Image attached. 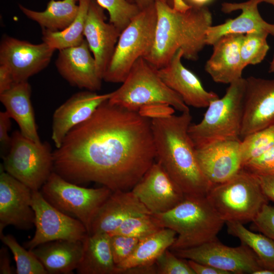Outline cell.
Wrapping results in <instances>:
<instances>
[{"label":"cell","mask_w":274,"mask_h":274,"mask_svg":"<svg viewBox=\"0 0 274 274\" xmlns=\"http://www.w3.org/2000/svg\"><path fill=\"white\" fill-rule=\"evenodd\" d=\"M53 170L67 181L131 190L155 162L151 118L101 104L53 152Z\"/></svg>","instance_id":"1"},{"label":"cell","mask_w":274,"mask_h":274,"mask_svg":"<svg viewBox=\"0 0 274 274\" xmlns=\"http://www.w3.org/2000/svg\"><path fill=\"white\" fill-rule=\"evenodd\" d=\"M191 120L190 112L151 117L155 161L185 195H207L213 185L200 168L188 133Z\"/></svg>","instance_id":"2"},{"label":"cell","mask_w":274,"mask_h":274,"mask_svg":"<svg viewBox=\"0 0 274 274\" xmlns=\"http://www.w3.org/2000/svg\"><path fill=\"white\" fill-rule=\"evenodd\" d=\"M157 22L152 47L144 58L157 69L165 66L181 49L183 57L195 61L206 45V32L212 15L206 7L179 11L166 0H156Z\"/></svg>","instance_id":"3"},{"label":"cell","mask_w":274,"mask_h":274,"mask_svg":"<svg viewBox=\"0 0 274 274\" xmlns=\"http://www.w3.org/2000/svg\"><path fill=\"white\" fill-rule=\"evenodd\" d=\"M154 215L163 228H170L178 234L169 249L172 251L216 239L225 224L206 195H185L183 200L170 210Z\"/></svg>","instance_id":"4"},{"label":"cell","mask_w":274,"mask_h":274,"mask_svg":"<svg viewBox=\"0 0 274 274\" xmlns=\"http://www.w3.org/2000/svg\"><path fill=\"white\" fill-rule=\"evenodd\" d=\"M108 101L133 111L168 106L181 113L190 112L182 98L162 80L157 69L143 57L134 62L122 85L111 92Z\"/></svg>","instance_id":"5"},{"label":"cell","mask_w":274,"mask_h":274,"mask_svg":"<svg viewBox=\"0 0 274 274\" xmlns=\"http://www.w3.org/2000/svg\"><path fill=\"white\" fill-rule=\"evenodd\" d=\"M245 87L243 78L229 84L222 98L210 102L201 121L190 124L188 133L195 147L218 140L240 139Z\"/></svg>","instance_id":"6"},{"label":"cell","mask_w":274,"mask_h":274,"mask_svg":"<svg viewBox=\"0 0 274 274\" xmlns=\"http://www.w3.org/2000/svg\"><path fill=\"white\" fill-rule=\"evenodd\" d=\"M225 223L252 222L268 203L257 177L244 169L230 179L214 185L206 195Z\"/></svg>","instance_id":"7"},{"label":"cell","mask_w":274,"mask_h":274,"mask_svg":"<svg viewBox=\"0 0 274 274\" xmlns=\"http://www.w3.org/2000/svg\"><path fill=\"white\" fill-rule=\"evenodd\" d=\"M157 22L155 3L140 10L121 32L103 80L122 83L134 62L150 51Z\"/></svg>","instance_id":"8"},{"label":"cell","mask_w":274,"mask_h":274,"mask_svg":"<svg viewBox=\"0 0 274 274\" xmlns=\"http://www.w3.org/2000/svg\"><path fill=\"white\" fill-rule=\"evenodd\" d=\"M3 158L4 170L32 191L41 189L54 171L49 144L31 140L20 131L12 133L9 148Z\"/></svg>","instance_id":"9"},{"label":"cell","mask_w":274,"mask_h":274,"mask_svg":"<svg viewBox=\"0 0 274 274\" xmlns=\"http://www.w3.org/2000/svg\"><path fill=\"white\" fill-rule=\"evenodd\" d=\"M40 191L54 207L79 220L88 233L92 221L99 208L112 192L102 186L89 188L69 182L53 172Z\"/></svg>","instance_id":"10"},{"label":"cell","mask_w":274,"mask_h":274,"mask_svg":"<svg viewBox=\"0 0 274 274\" xmlns=\"http://www.w3.org/2000/svg\"><path fill=\"white\" fill-rule=\"evenodd\" d=\"M31 205L35 213L36 232L25 244L28 250L53 241H83L88 234L82 223L52 206L40 190L32 191Z\"/></svg>","instance_id":"11"},{"label":"cell","mask_w":274,"mask_h":274,"mask_svg":"<svg viewBox=\"0 0 274 274\" xmlns=\"http://www.w3.org/2000/svg\"><path fill=\"white\" fill-rule=\"evenodd\" d=\"M172 251L179 257L208 264L229 274H253L264 268L247 246L241 244L235 247H228L218 238L196 247Z\"/></svg>","instance_id":"12"},{"label":"cell","mask_w":274,"mask_h":274,"mask_svg":"<svg viewBox=\"0 0 274 274\" xmlns=\"http://www.w3.org/2000/svg\"><path fill=\"white\" fill-rule=\"evenodd\" d=\"M55 50L43 42L39 44L5 36L0 44V64L7 67L16 83L46 68Z\"/></svg>","instance_id":"13"},{"label":"cell","mask_w":274,"mask_h":274,"mask_svg":"<svg viewBox=\"0 0 274 274\" xmlns=\"http://www.w3.org/2000/svg\"><path fill=\"white\" fill-rule=\"evenodd\" d=\"M1 168L0 235L8 225L21 229L31 228L35 223L32 190L5 172L3 166Z\"/></svg>","instance_id":"14"},{"label":"cell","mask_w":274,"mask_h":274,"mask_svg":"<svg viewBox=\"0 0 274 274\" xmlns=\"http://www.w3.org/2000/svg\"><path fill=\"white\" fill-rule=\"evenodd\" d=\"M241 140L216 141L196 148L198 162L212 184L222 183L242 169Z\"/></svg>","instance_id":"15"},{"label":"cell","mask_w":274,"mask_h":274,"mask_svg":"<svg viewBox=\"0 0 274 274\" xmlns=\"http://www.w3.org/2000/svg\"><path fill=\"white\" fill-rule=\"evenodd\" d=\"M131 190L153 215L170 210L185 197V194L156 161Z\"/></svg>","instance_id":"16"},{"label":"cell","mask_w":274,"mask_h":274,"mask_svg":"<svg viewBox=\"0 0 274 274\" xmlns=\"http://www.w3.org/2000/svg\"><path fill=\"white\" fill-rule=\"evenodd\" d=\"M246 80L241 137L274 125V79Z\"/></svg>","instance_id":"17"},{"label":"cell","mask_w":274,"mask_h":274,"mask_svg":"<svg viewBox=\"0 0 274 274\" xmlns=\"http://www.w3.org/2000/svg\"><path fill=\"white\" fill-rule=\"evenodd\" d=\"M55 65L71 85L92 91L100 89L103 79L85 39L78 46L59 50Z\"/></svg>","instance_id":"18"},{"label":"cell","mask_w":274,"mask_h":274,"mask_svg":"<svg viewBox=\"0 0 274 274\" xmlns=\"http://www.w3.org/2000/svg\"><path fill=\"white\" fill-rule=\"evenodd\" d=\"M104 10L96 0H91L83 31L102 79L121 32L113 24L106 21Z\"/></svg>","instance_id":"19"},{"label":"cell","mask_w":274,"mask_h":274,"mask_svg":"<svg viewBox=\"0 0 274 274\" xmlns=\"http://www.w3.org/2000/svg\"><path fill=\"white\" fill-rule=\"evenodd\" d=\"M182 57L183 52L179 49L165 66L157 69L158 74L188 107L207 108L219 96L216 93L204 89L199 79L184 66Z\"/></svg>","instance_id":"20"},{"label":"cell","mask_w":274,"mask_h":274,"mask_svg":"<svg viewBox=\"0 0 274 274\" xmlns=\"http://www.w3.org/2000/svg\"><path fill=\"white\" fill-rule=\"evenodd\" d=\"M111 92L98 94L95 91L76 93L57 108L53 115L51 139L59 148L65 135L74 127L88 119Z\"/></svg>","instance_id":"21"},{"label":"cell","mask_w":274,"mask_h":274,"mask_svg":"<svg viewBox=\"0 0 274 274\" xmlns=\"http://www.w3.org/2000/svg\"><path fill=\"white\" fill-rule=\"evenodd\" d=\"M259 0H249L243 3H223L221 10L225 13L241 10L242 13L224 23L210 26L206 32V45H213L221 37L229 34H247L266 32L274 37V24L265 21L258 9Z\"/></svg>","instance_id":"22"},{"label":"cell","mask_w":274,"mask_h":274,"mask_svg":"<svg viewBox=\"0 0 274 274\" xmlns=\"http://www.w3.org/2000/svg\"><path fill=\"white\" fill-rule=\"evenodd\" d=\"M151 214L131 190L112 191L94 217L88 234H112L127 219Z\"/></svg>","instance_id":"23"},{"label":"cell","mask_w":274,"mask_h":274,"mask_svg":"<svg viewBox=\"0 0 274 274\" xmlns=\"http://www.w3.org/2000/svg\"><path fill=\"white\" fill-rule=\"evenodd\" d=\"M244 35H225L213 45V52L204 68L213 80L230 84L242 77L245 68L242 62L240 49Z\"/></svg>","instance_id":"24"},{"label":"cell","mask_w":274,"mask_h":274,"mask_svg":"<svg viewBox=\"0 0 274 274\" xmlns=\"http://www.w3.org/2000/svg\"><path fill=\"white\" fill-rule=\"evenodd\" d=\"M83 241L56 240L31 250L50 274H71L76 270L83 251Z\"/></svg>","instance_id":"25"},{"label":"cell","mask_w":274,"mask_h":274,"mask_svg":"<svg viewBox=\"0 0 274 274\" xmlns=\"http://www.w3.org/2000/svg\"><path fill=\"white\" fill-rule=\"evenodd\" d=\"M31 88L27 81L16 83L0 94V100L11 118L15 120L21 133L36 142H41L37 131L31 101Z\"/></svg>","instance_id":"26"},{"label":"cell","mask_w":274,"mask_h":274,"mask_svg":"<svg viewBox=\"0 0 274 274\" xmlns=\"http://www.w3.org/2000/svg\"><path fill=\"white\" fill-rule=\"evenodd\" d=\"M83 251L76 269L79 274H117L111 248L110 236L88 234L83 241Z\"/></svg>","instance_id":"27"},{"label":"cell","mask_w":274,"mask_h":274,"mask_svg":"<svg viewBox=\"0 0 274 274\" xmlns=\"http://www.w3.org/2000/svg\"><path fill=\"white\" fill-rule=\"evenodd\" d=\"M79 0H50L43 11H37L19 5L22 12L36 22L42 30L58 31L67 28L75 19L78 11Z\"/></svg>","instance_id":"28"},{"label":"cell","mask_w":274,"mask_h":274,"mask_svg":"<svg viewBox=\"0 0 274 274\" xmlns=\"http://www.w3.org/2000/svg\"><path fill=\"white\" fill-rule=\"evenodd\" d=\"M176 232L167 228L140 240L135 250L131 256L117 265V274L120 271L139 265L152 264L166 249L174 243Z\"/></svg>","instance_id":"29"},{"label":"cell","mask_w":274,"mask_h":274,"mask_svg":"<svg viewBox=\"0 0 274 274\" xmlns=\"http://www.w3.org/2000/svg\"><path fill=\"white\" fill-rule=\"evenodd\" d=\"M91 0H79V11L73 22L67 28L58 31L42 30V41L54 50L76 46L84 40L83 31L89 7Z\"/></svg>","instance_id":"30"},{"label":"cell","mask_w":274,"mask_h":274,"mask_svg":"<svg viewBox=\"0 0 274 274\" xmlns=\"http://www.w3.org/2000/svg\"><path fill=\"white\" fill-rule=\"evenodd\" d=\"M225 224L228 233L250 248L264 268L274 270V241L263 234L248 230L241 223L226 222Z\"/></svg>","instance_id":"31"},{"label":"cell","mask_w":274,"mask_h":274,"mask_svg":"<svg viewBox=\"0 0 274 274\" xmlns=\"http://www.w3.org/2000/svg\"><path fill=\"white\" fill-rule=\"evenodd\" d=\"M2 242L11 251L16 262L17 274H48L31 250H26L10 234L0 235Z\"/></svg>","instance_id":"32"},{"label":"cell","mask_w":274,"mask_h":274,"mask_svg":"<svg viewBox=\"0 0 274 274\" xmlns=\"http://www.w3.org/2000/svg\"><path fill=\"white\" fill-rule=\"evenodd\" d=\"M164 228L158 219L152 214L131 217L111 235L121 234L141 240Z\"/></svg>","instance_id":"33"},{"label":"cell","mask_w":274,"mask_h":274,"mask_svg":"<svg viewBox=\"0 0 274 274\" xmlns=\"http://www.w3.org/2000/svg\"><path fill=\"white\" fill-rule=\"evenodd\" d=\"M274 146V125L252 132L243 138L241 151L243 165Z\"/></svg>","instance_id":"34"},{"label":"cell","mask_w":274,"mask_h":274,"mask_svg":"<svg viewBox=\"0 0 274 274\" xmlns=\"http://www.w3.org/2000/svg\"><path fill=\"white\" fill-rule=\"evenodd\" d=\"M266 32H254L245 34L241 46L240 54L245 67L260 63L264 59L269 46Z\"/></svg>","instance_id":"35"},{"label":"cell","mask_w":274,"mask_h":274,"mask_svg":"<svg viewBox=\"0 0 274 274\" xmlns=\"http://www.w3.org/2000/svg\"><path fill=\"white\" fill-rule=\"evenodd\" d=\"M109 14V22L122 31L140 10L129 0H96Z\"/></svg>","instance_id":"36"},{"label":"cell","mask_w":274,"mask_h":274,"mask_svg":"<svg viewBox=\"0 0 274 274\" xmlns=\"http://www.w3.org/2000/svg\"><path fill=\"white\" fill-rule=\"evenodd\" d=\"M186 260L166 249L155 262L157 274H195Z\"/></svg>","instance_id":"37"},{"label":"cell","mask_w":274,"mask_h":274,"mask_svg":"<svg viewBox=\"0 0 274 274\" xmlns=\"http://www.w3.org/2000/svg\"><path fill=\"white\" fill-rule=\"evenodd\" d=\"M110 236V245L115 264H120L129 257L135 250L140 240L138 238L121 235Z\"/></svg>","instance_id":"38"},{"label":"cell","mask_w":274,"mask_h":274,"mask_svg":"<svg viewBox=\"0 0 274 274\" xmlns=\"http://www.w3.org/2000/svg\"><path fill=\"white\" fill-rule=\"evenodd\" d=\"M242 168L255 176L274 175V146L245 163Z\"/></svg>","instance_id":"39"},{"label":"cell","mask_w":274,"mask_h":274,"mask_svg":"<svg viewBox=\"0 0 274 274\" xmlns=\"http://www.w3.org/2000/svg\"><path fill=\"white\" fill-rule=\"evenodd\" d=\"M253 228L274 241V207L265 204L254 218Z\"/></svg>","instance_id":"40"},{"label":"cell","mask_w":274,"mask_h":274,"mask_svg":"<svg viewBox=\"0 0 274 274\" xmlns=\"http://www.w3.org/2000/svg\"><path fill=\"white\" fill-rule=\"evenodd\" d=\"M11 117L7 111L0 112V143L1 149H9L11 136L9 131L11 126Z\"/></svg>","instance_id":"41"},{"label":"cell","mask_w":274,"mask_h":274,"mask_svg":"<svg viewBox=\"0 0 274 274\" xmlns=\"http://www.w3.org/2000/svg\"><path fill=\"white\" fill-rule=\"evenodd\" d=\"M256 176L266 198L274 201V175Z\"/></svg>","instance_id":"42"},{"label":"cell","mask_w":274,"mask_h":274,"mask_svg":"<svg viewBox=\"0 0 274 274\" xmlns=\"http://www.w3.org/2000/svg\"><path fill=\"white\" fill-rule=\"evenodd\" d=\"M188 264L195 274H229L228 272L211 265L188 260Z\"/></svg>","instance_id":"43"},{"label":"cell","mask_w":274,"mask_h":274,"mask_svg":"<svg viewBox=\"0 0 274 274\" xmlns=\"http://www.w3.org/2000/svg\"><path fill=\"white\" fill-rule=\"evenodd\" d=\"M15 83L9 69L5 65L0 64V94L11 89Z\"/></svg>","instance_id":"44"},{"label":"cell","mask_w":274,"mask_h":274,"mask_svg":"<svg viewBox=\"0 0 274 274\" xmlns=\"http://www.w3.org/2000/svg\"><path fill=\"white\" fill-rule=\"evenodd\" d=\"M119 274H157L155 263L139 265L120 271Z\"/></svg>","instance_id":"45"},{"label":"cell","mask_w":274,"mask_h":274,"mask_svg":"<svg viewBox=\"0 0 274 274\" xmlns=\"http://www.w3.org/2000/svg\"><path fill=\"white\" fill-rule=\"evenodd\" d=\"M13 273L7 249L5 247H2L0 251V273L11 274Z\"/></svg>","instance_id":"46"},{"label":"cell","mask_w":274,"mask_h":274,"mask_svg":"<svg viewBox=\"0 0 274 274\" xmlns=\"http://www.w3.org/2000/svg\"><path fill=\"white\" fill-rule=\"evenodd\" d=\"M137 6L140 10L144 9L155 3L156 0H129Z\"/></svg>","instance_id":"47"},{"label":"cell","mask_w":274,"mask_h":274,"mask_svg":"<svg viewBox=\"0 0 274 274\" xmlns=\"http://www.w3.org/2000/svg\"><path fill=\"white\" fill-rule=\"evenodd\" d=\"M191 7H201L211 2L212 0H183Z\"/></svg>","instance_id":"48"},{"label":"cell","mask_w":274,"mask_h":274,"mask_svg":"<svg viewBox=\"0 0 274 274\" xmlns=\"http://www.w3.org/2000/svg\"><path fill=\"white\" fill-rule=\"evenodd\" d=\"M253 274H274V270L266 268H263L256 271Z\"/></svg>","instance_id":"49"},{"label":"cell","mask_w":274,"mask_h":274,"mask_svg":"<svg viewBox=\"0 0 274 274\" xmlns=\"http://www.w3.org/2000/svg\"><path fill=\"white\" fill-rule=\"evenodd\" d=\"M260 3H266L272 5L274 7V0H259Z\"/></svg>","instance_id":"50"}]
</instances>
